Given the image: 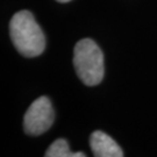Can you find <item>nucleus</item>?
Listing matches in <instances>:
<instances>
[{"label":"nucleus","mask_w":157,"mask_h":157,"mask_svg":"<svg viewBox=\"0 0 157 157\" xmlns=\"http://www.w3.org/2000/svg\"><path fill=\"white\" fill-rule=\"evenodd\" d=\"M54 118V108L49 98L40 97L32 102L25 114L23 129L28 135H41L50 128Z\"/></svg>","instance_id":"7ed1b4c3"},{"label":"nucleus","mask_w":157,"mask_h":157,"mask_svg":"<svg viewBox=\"0 0 157 157\" xmlns=\"http://www.w3.org/2000/svg\"><path fill=\"white\" fill-rule=\"evenodd\" d=\"M10 35L14 47L23 56L36 57L44 51V34L29 11L23 10L13 15Z\"/></svg>","instance_id":"f257e3e1"},{"label":"nucleus","mask_w":157,"mask_h":157,"mask_svg":"<svg viewBox=\"0 0 157 157\" xmlns=\"http://www.w3.org/2000/svg\"><path fill=\"white\" fill-rule=\"evenodd\" d=\"M57 1H58V2H69L70 0H57Z\"/></svg>","instance_id":"423d86ee"},{"label":"nucleus","mask_w":157,"mask_h":157,"mask_svg":"<svg viewBox=\"0 0 157 157\" xmlns=\"http://www.w3.org/2000/svg\"><path fill=\"white\" fill-rule=\"evenodd\" d=\"M73 67L79 79L87 86H95L104 78L105 65L100 48L91 39H83L75 45Z\"/></svg>","instance_id":"f03ea898"},{"label":"nucleus","mask_w":157,"mask_h":157,"mask_svg":"<svg viewBox=\"0 0 157 157\" xmlns=\"http://www.w3.org/2000/svg\"><path fill=\"white\" fill-rule=\"evenodd\" d=\"M44 157H86V155L82 151L72 152L70 150V147L67 140L57 139L48 148Z\"/></svg>","instance_id":"39448f33"},{"label":"nucleus","mask_w":157,"mask_h":157,"mask_svg":"<svg viewBox=\"0 0 157 157\" xmlns=\"http://www.w3.org/2000/svg\"><path fill=\"white\" fill-rule=\"evenodd\" d=\"M90 146L94 157H124L121 147L109 135L95 130L90 137Z\"/></svg>","instance_id":"20e7f679"}]
</instances>
